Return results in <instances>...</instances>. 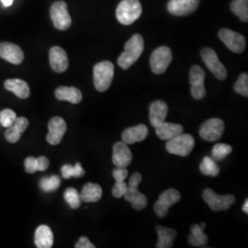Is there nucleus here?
<instances>
[{
  "label": "nucleus",
  "instance_id": "f257e3e1",
  "mask_svg": "<svg viewBox=\"0 0 248 248\" xmlns=\"http://www.w3.org/2000/svg\"><path fill=\"white\" fill-rule=\"evenodd\" d=\"M144 43L140 34L134 35L125 44L124 52L118 59V64L124 69H129L136 62L143 52Z\"/></svg>",
  "mask_w": 248,
  "mask_h": 248
},
{
  "label": "nucleus",
  "instance_id": "f03ea898",
  "mask_svg": "<svg viewBox=\"0 0 248 248\" xmlns=\"http://www.w3.org/2000/svg\"><path fill=\"white\" fill-rule=\"evenodd\" d=\"M142 8L139 0H123L116 10V17L120 23L131 25L142 15Z\"/></svg>",
  "mask_w": 248,
  "mask_h": 248
},
{
  "label": "nucleus",
  "instance_id": "7ed1b4c3",
  "mask_svg": "<svg viewBox=\"0 0 248 248\" xmlns=\"http://www.w3.org/2000/svg\"><path fill=\"white\" fill-rule=\"evenodd\" d=\"M94 85L99 92H105L111 85L114 77V65L109 61L98 62L94 66Z\"/></svg>",
  "mask_w": 248,
  "mask_h": 248
},
{
  "label": "nucleus",
  "instance_id": "20e7f679",
  "mask_svg": "<svg viewBox=\"0 0 248 248\" xmlns=\"http://www.w3.org/2000/svg\"><path fill=\"white\" fill-rule=\"evenodd\" d=\"M142 175L138 172L134 173L130 178L124 198L132 203V207L136 211L143 210L147 205V198L138 190V186L142 182Z\"/></svg>",
  "mask_w": 248,
  "mask_h": 248
},
{
  "label": "nucleus",
  "instance_id": "39448f33",
  "mask_svg": "<svg viewBox=\"0 0 248 248\" xmlns=\"http://www.w3.org/2000/svg\"><path fill=\"white\" fill-rule=\"evenodd\" d=\"M195 146V140L189 133H181L170 139L166 144V149L171 155L187 156Z\"/></svg>",
  "mask_w": 248,
  "mask_h": 248
},
{
  "label": "nucleus",
  "instance_id": "423d86ee",
  "mask_svg": "<svg viewBox=\"0 0 248 248\" xmlns=\"http://www.w3.org/2000/svg\"><path fill=\"white\" fill-rule=\"evenodd\" d=\"M204 202L209 205L213 212L226 211L235 202V197L232 195L221 196L215 193L213 189L206 188L202 192Z\"/></svg>",
  "mask_w": 248,
  "mask_h": 248
},
{
  "label": "nucleus",
  "instance_id": "0eeeda50",
  "mask_svg": "<svg viewBox=\"0 0 248 248\" xmlns=\"http://www.w3.org/2000/svg\"><path fill=\"white\" fill-rule=\"evenodd\" d=\"M172 62L171 50L167 46H161L155 50L150 58L151 69L156 75L164 74L167 71L170 62Z\"/></svg>",
  "mask_w": 248,
  "mask_h": 248
},
{
  "label": "nucleus",
  "instance_id": "6e6552de",
  "mask_svg": "<svg viewBox=\"0 0 248 248\" xmlns=\"http://www.w3.org/2000/svg\"><path fill=\"white\" fill-rule=\"evenodd\" d=\"M51 18L53 20V26L57 30L65 31L69 29L72 24V19L67 4L63 1H57L51 8Z\"/></svg>",
  "mask_w": 248,
  "mask_h": 248
},
{
  "label": "nucleus",
  "instance_id": "1a4fd4ad",
  "mask_svg": "<svg viewBox=\"0 0 248 248\" xmlns=\"http://www.w3.org/2000/svg\"><path fill=\"white\" fill-rule=\"evenodd\" d=\"M223 132L224 123L219 118L207 120L200 128L201 137L207 142H215L220 140Z\"/></svg>",
  "mask_w": 248,
  "mask_h": 248
},
{
  "label": "nucleus",
  "instance_id": "9d476101",
  "mask_svg": "<svg viewBox=\"0 0 248 248\" xmlns=\"http://www.w3.org/2000/svg\"><path fill=\"white\" fill-rule=\"evenodd\" d=\"M201 54L204 63L217 79L224 80L227 78V70L220 62L217 53L214 52V50L211 48H204Z\"/></svg>",
  "mask_w": 248,
  "mask_h": 248
},
{
  "label": "nucleus",
  "instance_id": "9b49d317",
  "mask_svg": "<svg viewBox=\"0 0 248 248\" xmlns=\"http://www.w3.org/2000/svg\"><path fill=\"white\" fill-rule=\"evenodd\" d=\"M219 37L232 53H241L245 51L246 39L238 32L231 31L229 29H222L219 31Z\"/></svg>",
  "mask_w": 248,
  "mask_h": 248
},
{
  "label": "nucleus",
  "instance_id": "f8f14e48",
  "mask_svg": "<svg viewBox=\"0 0 248 248\" xmlns=\"http://www.w3.org/2000/svg\"><path fill=\"white\" fill-rule=\"evenodd\" d=\"M205 72L199 65H193L189 73V82L191 84V96L197 100H201L206 96L204 87Z\"/></svg>",
  "mask_w": 248,
  "mask_h": 248
},
{
  "label": "nucleus",
  "instance_id": "ddd939ff",
  "mask_svg": "<svg viewBox=\"0 0 248 248\" xmlns=\"http://www.w3.org/2000/svg\"><path fill=\"white\" fill-rule=\"evenodd\" d=\"M48 128L49 133L46 136L47 142L53 145L60 143L67 129L64 120L61 117H54L49 122Z\"/></svg>",
  "mask_w": 248,
  "mask_h": 248
},
{
  "label": "nucleus",
  "instance_id": "4468645a",
  "mask_svg": "<svg viewBox=\"0 0 248 248\" xmlns=\"http://www.w3.org/2000/svg\"><path fill=\"white\" fill-rule=\"evenodd\" d=\"M199 5L200 0H170L168 9L175 16H186L194 12Z\"/></svg>",
  "mask_w": 248,
  "mask_h": 248
},
{
  "label": "nucleus",
  "instance_id": "2eb2a0df",
  "mask_svg": "<svg viewBox=\"0 0 248 248\" xmlns=\"http://www.w3.org/2000/svg\"><path fill=\"white\" fill-rule=\"evenodd\" d=\"M133 161V154L126 142H117L113 146L112 162L116 167L127 168Z\"/></svg>",
  "mask_w": 248,
  "mask_h": 248
},
{
  "label": "nucleus",
  "instance_id": "dca6fc26",
  "mask_svg": "<svg viewBox=\"0 0 248 248\" xmlns=\"http://www.w3.org/2000/svg\"><path fill=\"white\" fill-rule=\"evenodd\" d=\"M49 60L52 69L56 73H63L68 68L67 54L59 46H54L51 48L49 53Z\"/></svg>",
  "mask_w": 248,
  "mask_h": 248
},
{
  "label": "nucleus",
  "instance_id": "f3484780",
  "mask_svg": "<svg viewBox=\"0 0 248 248\" xmlns=\"http://www.w3.org/2000/svg\"><path fill=\"white\" fill-rule=\"evenodd\" d=\"M0 57L13 64H19L24 59V53L18 45L2 43L0 44Z\"/></svg>",
  "mask_w": 248,
  "mask_h": 248
},
{
  "label": "nucleus",
  "instance_id": "a211bd4d",
  "mask_svg": "<svg viewBox=\"0 0 248 248\" xmlns=\"http://www.w3.org/2000/svg\"><path fill=\"white\" fill-rule=\"evenodd\" d=\"M169 112V107L165 101L156 100L149 108V120L153 127H157L165 122Z\"/></svg>",
  "mask_w": 248,
  "mask_h": 248
},
{
  "label": "nucleus",
  "instance_id": "6ab92c4d",
  "mask_svg": "<svg viewBox=\"0 0 248 248\" xmlns=\"http://www.w3.org/2000/svg\"><path fill=\"white\" fill-rule=\"evenodd\" d=\"M148 135V128L144 124H138L136 126L126 129L122 134V139L127 144L142 142Z\"/></svg>",
  "mask_w": 248,
  "mask_h": 248
},
{
  "label": "nucleus",
  "instance_id": "aec40b11",
  "mask_svg": "<svg viewBox=\"0 0 248 248\" xmlns=\"http://www.w3.org/2000/svg\"><path fill=\"white\" fill-rule=\"evenodd\" d=\"M155 133L161 140L169 141L183 133V126L180 124L162 123L155 127Z\"/></svg>",
  "mask_w": 248,
  "mask_h": 248
},
{
  "label": "nucleus",
  "instance_id": "412c9836",
  "mask_svg": "<svg viewBox=\"0 0 248 248\" xmlns=\"http://www.w3.org/2000/svg\"><path fill=\"white\" fill-rule=\"evenodd\" d=\"M34 242L38 248H51L53 245V233L47 225H40L35 231Z\"/></svg>",
  "mask_w": 248,
  "mask_h": 248
},
{
  "label": "nucleus",
  "instance_id": "4be33fe9",
  "mask_svg": "<svg viewBox=\"0 0 248 248\" xmlns=\"http://www.w3.org/2000/svg\"><path fill=\"white\" fill-rule=\"evenodd\" d=\"M55 98L72 104H78L82 100V93L79 89L74 87H59L55 90Z\"/></svg>",
  "mask_w": 248,
  "mask_h": 248
},
{
  "label": "nucleus",
  "instance_id": "5701e85b",
  "mask_svg": "<svg viewBox=\"0 0 248 248\" xmlns=\"http://www.w3.org/2000/svg\"><path fill=\"white\" fill-rule=\"evenodd\" d=\"M156 232L158 234V241L156 243L157 248H170L173 247V241L177 238V233L175 229L156 226Z\"/></svg>",
  "mask_w": 248,
  "mask_h": 248
},
{
  "label": "nucleus",
  "instance_id": "b1692460",
  "mask_svg": "<svg viewBox=\"0 0 248 248\" xmlns=\"http://www.w3.org/2000/svg\"><path fill=\"white\" fill-rule=\"evenodd\" d=\"M5 89L14 93L19 98H27L31 94L30 88L26 82L18 78L6 80Z\"/></svg>",
  "mask_w": 248,
  "mask_h": 248
},
{
  "label": "nucleus",
  "instance_id": "393cba45",
  "mask_svg": "<svg viewBox=\"0 0 248 248\" xmlns=\"http://www.w3.org/2000/svg\"><path fill=\"white\" fill-rule=\"evenodd\" d=\"M80 197L85 202H98L102 197V188L98 184L87 183L83 186Z\"/></svg>",
  "mask_w": 248,
  "mask_h": 248
},
{
  "label": "nucleus",
  "instance_id": "a878e982",
  "mask_svg": "<svg viewBox=\"0 0 248 248\" xmlns=\"http://www.w3.org/2000/svg\"><path fill=\"white\" fill-rule=\"evenodd\" d=\"M191 234L188 236L187 242L190 246L201 248L205 247L208 243V236L204 232V229L200 224H194L190 228Z\"/></svg>",
  "mask_w": 248,
  "mask_h": 248
},
{
  "label": "nucleus",
  "instance_id": "bb28decb",
  "mask_svg": "<svg viewBox=\"0 0 248 248\" xmlns=\"http://www.w3.org/2000/svg\"><path fill=\"white\" fill-rule=\"evenodd\" d=\"M200 170L203 175L210 176V177H216L220 173L219 166L210 156L204 157L200 165Z\"/></svg>",
  "mask_w": 248,
  "mask_h": 248
},
{
  "label": "nucleus",
  "instance_id": "cd10ccee",
  "mask_svg": "<svg viewBox=\"0 0 248 248\" xmlns=\"http://www.w3.org/2000/svg\"><path fill=\"white\" fill-rule=\"evenodd\" d=\"M231 10L244 22L248 20V0H233L231 4Z\"/></svg>",
  "mask_w": 248,
  "mask_h": 248
},
{
  "label": "nucleus",
  "instance_id": "c85d7f7f",
  "mask_svg": "<svg viewBox=\"0 0 248 248\" xmlns=\"http://www.w3.org/2000/svg\"><path fill=\"white\" fill-rule=\"evenodd\" d=\"M61 185V179L58 176L43 177L40 181V186L45 192H53Z\"/></svg>",
  "mask_w": 248,
  "mask_h": 248
},
{
  "label": "nucleus",
  "instance_id": "c756f323",
  "mask_svg": "<svg viewBox=\"0 0 248 248\" xmlns=\"http://www.w3.org/2000/svg\"><path fill=\"white\" fill-rule=\"evenodd\" d=\"M61 172H62V177L66 179L70 177H81L85 175V170L81 167L80 163H77L76 166L66 164L62 166Z\"/></svg>",
  "mask_w": 248,
  "mask_h": 248
},
{
  "label": "nucleus",
  "instance_id": "7c9ffc66",
  "mask_svg": "<svg viewBox=\"0 0 248 248\" xmlns=\"http://www.w3.org/2000/svg\"><path fill=\"white\" fill-rule=\"evenodd\" d=\"M63 198L72 209L79 208L82 202L79 192L74 187H68L63 193Z\"/></svg>",
  "mask_w": 248,
  "mask_h": 248
},
{
  "label": "nucleus",
  "instance_id": "2f4dec72",
  "mask_svg": "<svg viewBox=\"0 0 248 248\" xmlns=\"http://www.w3.org/2000/svg\"><path fill=\"white\" fill-rule=\"evenodd\" d=\"M180 199H181L180 193L177 191V189H174V188L167 189L158 198L160 202H163L166 206H168L169 208L170 206L177 203L180 201Z\"/></svg>",
  "mask_w": 248,
  "mask_h": 248
},
{
  "label": "nucleus",
  "instance_id": "473e14b6",
  "mask_svg": "<svg viewBox=\"0 0 248 248\" xmlns=\"http://www.w3.org/2000/svg\"><path fill=\"white\" fill-rule=\"evenodd\" d=\"M232 146L226 143H216L212 151V158L214 161H221L232 153Z\"/></svg>",
  "mask_w": 248,
  "mask_h": 248
},
{
  "label": "nucleus",
  "instance_id": "72a5a7b5",
  "mask_svg": "<svg viewBox=\"0 0 248 248\" xmlns=\"http://www.w3.org/2000/svg\"><path fill=\"white\" fill-rule=\"evenodd\" d=\"M233 89L236 93L244 97L248 96V74L243 73L240 75L239 78L235 82Z\"/></svg>",
  "mask_w": 248,
  "mask_h": 248
},
{
  "label": "nucleus",
  "instance_id": "f704fd0d",
  "mask_svg": "<svg viewBox=\"0 0 248 248\" xmlns=\"http://www.w3.org/2000/svg\"><path fill=\"white\" fill-rule=\"evenodd\" d=\"M16 119L17 115L12 109L6 108L0 112V124L5 128H9V126H11Z\"/></svg>",
  "mask_w": 248,
  "mask_h": 248
},
{
  "label": "nucleus",
  "instance_id": "c9c22d12",
  "mask_svg": "<svg viewBox=\"0 0 248 248\" xmlns=\"http://www.w3.org/2000/svg\"><path fill=\"white\" fill-rule=\"evenodd\" d=\"M21 133H22L20 132V130L17 128L14 124H12L7 129V131L5 133V137L8 140V142L14 143V142H18V140L20 139Z\"/></svg>",
  "mask_w": 248,
  "mask_h": 248
},
{
  "label": "nucleus",
  "instance_id": "e433bc0d",
  "mask_svg": "<svg viewBox=\"0 0 248 248\" xmlns=\"http://www.w3.org/2000/svg\"><path fill=\"white\" fill-rule=\"evenodd\" d=\"M127 184L124 181H116L115 185L112 188V195L115 198L124 197L127 190Z\"/></svg>",
  "mask_w": 248,
  "mask_h": 248
},
{
  "label": "nucleus",
  "instance_id": "4c0bfd02",
  "mask_svg": "<svg viewBox=\"0 0 248 248\" xmlns=\"http://www.w3.org/2000/svg\"><path fill=\"white\" fill-rule=\"evenodd\" d=\"M154 210L156 213V215L160 218H164L168 215L169 213V208L166 206L163 202H161L159 200L156 201V202L154 205Z\"/></svg>",
  "mask_w": 248,
  "mask_h": 248
},
{
  "label": "nucleus",
  "instance_id": "58836bf2",
  "mask_svg": "<svg viewBox=\"0 0 248 248\" xmlns=\"http://www.w3.org/2000/svg\"><path fill=\"white\" fill-rule=\"evenodd\" d=\"M24 166L27 172L30 174H33L35 173L37 170V158L33 156H29L25 159L24 162Z\"/></svg>",
  "mask_w": 248,
  "mask_h": 248
},
{
  "label": "nucleus",
  "instance_id": "ea45409f",
  "mask_svg": "<svg viewBox=\"0 0 248 248\" xmlns=\"http://www.w3.org/2000/svg\"><path fill=\"white\" fill-rule=\"evenodd\" d=\"M112 175H113V177L115 178L116 181H124L128 177L127 168L116 167V169L112 172Z\"/></svg>",
  "mask_w": 248,
  "mask_h": 248
},
{
  "label": "nucleus",
  "instance_id": "a19ab883",
  "mask_svg": "<svg viewBox=\"0 0 248 248\" xmlns=\"http://www.w3.org/2000/svg\"><path fill=\"white\" fill-rule=\"evenodd\" d=\"M76 248H95V246L89 241L88 237L82 236L80 237L78 243L75 245Z\"/></svg>",
  "mask_w": 248,
  "mask_h": 248
},
{
  "label": "nucleus",
  "instance_id": "79ce46f5",
  "mask_svg": "<svg viewBox=\"0 0 248 248\" xmlns=\"http://www.w3.org/2000/svg\"><path fill=\"white\" fill-rule=\"evenodd\" d=\"M49 159L45 156H40L37 158V170L38 171H45L49 168Z\"/></svg>",
  "mask_w": 248,
  "mask_h": 248
},
{
  "label": "nucleus",
  "instance_id": "37998d69",
  "mask_svg": "<svg viewBox=\"0 0 248 248\" xmlns=\"http://www.w3.org/2000/svg\"><path fill=\"white\" fill-rule=\"evenodd\" d=\"M1 2L5 8L10 7L13 4V0H1Z\"/></svg>",
  "mask_w": 248,
  "mask_h": 248
},
{
  "label": "nucleus",
  "instance_id": "c03bdc74",
  "mask_svg": "<svg viewBox=\"0 0 248 248\" xmlns=\"http://www.w3.org/2000/svg\"><path fill=\"white\" fill-rule=\"evenodd\" d=\"M242 210H243V212H244V213H248V200H246L245 204L243 205Z\"/></svg>",
  "mask_w": 248,
  "mask_h": 248
},
{
  "label": "nucleus",
  "instance_id": "a18cd8bd",
  "mask_svg": "<svg viewBox=\"0 0 248 248\" xmlns=\"http://www.w3.org/2000/svg\"><path fill=\"white\" fill-rule=\"evenodd\" d=\"M200 225H201V226H202V228H205V227H206V224H205V223H204V222H202V223H201V224H200Z\"/></svg>",
  "mask_w": 248,
  "mask_h": 248
}]
</instances>
